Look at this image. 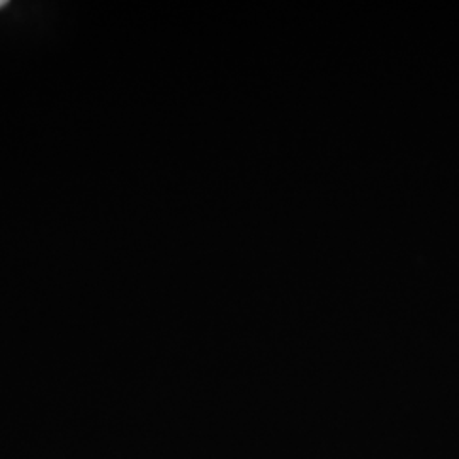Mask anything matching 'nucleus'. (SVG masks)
<instances>
[{"instance_id":"f257e3e1","label":"nucleus","mask_w":459,"mask_h":459,"mask_svg":"<svg viewBox=\"0 0 459 459\" xmlns=\"http://www.w3.org/2000/svg\"><path fill=\"white\" fill-rule=\"evenodd\" d=\"M5 4H7V2H5V0H0V7H4V5H5Z\"/></svg>"}]
</instances>
